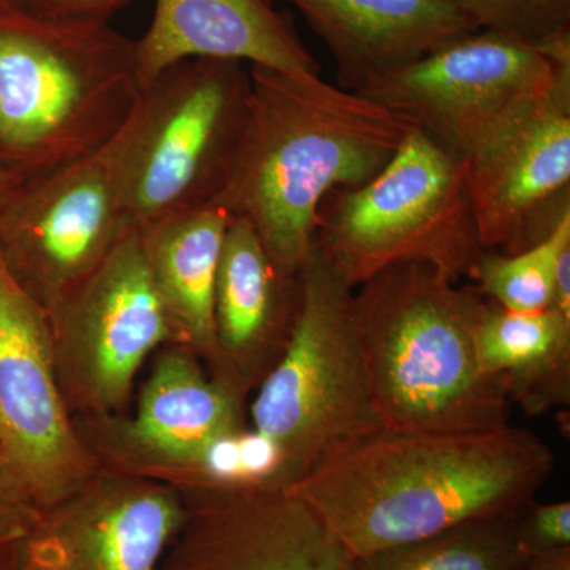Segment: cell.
Returning <instances> with one entry per match:
<instances>
[{"mask_svg":"<svg viewBox=\"0 0 570 570\" xmlns=\"http://www.w3.org/2000/svg\"><path fill=\"white\" fill-rule=\"evenodd\" d=\"M554 471L523 428L474 433L384 430L292 485L355 560L489 519H509Z\"/></svg>","mask_w":570,"mask_h":570,"instance_id":"obj_1","label":"cell"},{"mask_svg":"<svg viewBox=\"0 0 570 570\" xmlns=\"http://www.w3.org/2000/svg\"><path fill=\"white\" fill-rule=\"evenodd\" d=\"M415 127L321 75L253 63L245 126L216 202L253 225L281 268L299 273L326 195L373 179Z\"/></svg>","mask_w":570,"mask_h":570,"instance_id":"obj_2","label":"cell"},{"mask_svg":"<svg viewBox=\"0 0 570 570\" xmlns=\"http://www.w3.org/2000/svg\"><path fill=\"white\" fill-rule=\"evenodd\" d=\"M487 298L433 266H392L352 291L351 318L387 430L474 433L510 425L512 404L479 363Z\"/></svg>","mask_w":570,"mask_h":570,"instance_id":"obj_3","label":"cell"},{"mask_svg":"<svg viewBox=\"0 0 570 570\" xmlns=\"http://www.w3.org/2000/svg\"><path fill=\"white\" fill-rule=\"evenodd\" d=\"M140 96L135 40L0 0V170L22 183L100 151Z\"/></svg>","mask_w":570,"mask_h":570,"instance_id":"obj_4","label":"cell"},{"mask_svg":"<svg viewBox=\"0 0 570 570\" xmlns=\"http://www.w3.org/2000/svg\"><path fill=\"white\" fill-rule=\"evenodd\" d=\"M299 277L294 332L250 406L254 433L279 459L284 489L384 430L352 325L354 288L316 246Z\"/></svg>","mask_w":570,"mask_h":570,"instance_id":"obj_5","label":"cell"},{"mask_svg":"<svg viewBox=\"0 0 570 570\" xmlns=\"http://www.w3.org/2000/svg\"><path fill=\"white\" fill-rule=\"evenodd\" d=\"M314 246L352 288L407 264L459 283L483 253L466 164L415 127L373 179L326 195Z\"/></svg>","mask_w":570,"mask_h":570,"instance_id":"obj_6","label":"cell"},{"mask_svg":"<svg viewBox=\"0 0 570 570\" xmlns=\"http://www.w3.org/2000/svg\"><path fill=\"white\" fill-rule=\"evenodd\" d=\"M249 97V66L193 58L142 88L111 146L134 228L216 202Z\"/></svg>","mask_w":570,"mask_h":570,"instance_id":"obj_7","label":"cell"},{"mask_svg":"<svg viewBox=\"0 0 570 570\" xmlns=\"http://www.w3.org/2000/svg\"><path fill=\"white\" fill-rule=\"evenodd\" d=\"M570 70V33L534 47L485 31L445 45L360 88L471 159Z\"/></svg>","mask_w":570,"mask_h":570,"instance_id":"obj_8","label":"cell"},{"mask_svg":"<svg viewBox=\"0 0 570 570\" xmlns=\"http://www.w3.org/2000/svg\"><path fill=\"white\" fill-rule=\"evenodd\" d=\"M91 479L59 389L50 314L0 257V480L43 513Z\"/></svg>","mask_w":570,"mask_h":570,"instance_id":"obj_9","label":"cell"},{"mask_svg":"<svg viewBox=\"0 0 570 570\" xmlns=\"http://www.w3.org/2000/svg\"><path fill=\"white\" fill-rule=\"evenodd\" d=\"M130 228L110 141L10 194L0 205V257L21 287L50 311Z\"/></svg>","mask_w":570,"mask_h":570,"instance_id":"obj_10","label":"cell"},{"mask_svg":"<svg viewBox=\"0 0 570 570\" xmlns=\"http://www.w3.org/2000/svg\"><path fill=\"white\" fill-rule=\"evenodd\" d=\"M48 314L56 354L67 355L82 395L105 411L121 406L146 356L175 340L138 228Z\"/></svg>","mask_w":570,"mask_h":570,"instance_id":"obj_11","label":"cell"},{"mask_svg":"<svg viewBox=\"0 0 570 570\" xmlns=\"http://www.w3.org/2000/svg\"><path fill=\"white\" fill-rule=\"evenodd\" d=\"M464 164L483 250L546 239L570 209V70Z\"/></svg>","mask_w":570,"mask_h":570,"instance_id":"obj_12","label":"cell"},{"mask_svg":"<svg viewBox=\"0 0 570 570\" xmlns=\"http://www.w3.org/2000/svg\"><path fill=\"white\" fill-rule=\"evenodd\" d=\"M157 570H356L351 551L288 489L208 491Z\"/></svg>","mask_w":570,"mask_h":570,"instance_id":"obj_13","label":"cell"},{"mask_svg":"<svg viewBox=\"0 0 570 570\" xmlns=\"http://www.w3.org/2000/svg\"><path fill=\"white\" fill-rule=\"evenodd\" d=\"M186 515L168 487L91 479L41 513L14 570H157Z\"/></svg>","mask_w":570,"mask_h":570,"instance_id":"obj_14","label":"cell"},{"mask_svg":"<svg viewBox=\"0 0 570 570\" xmlns=\"http://www.w3.org/2000/svg\"><path fill=\"white\" fill-rule=\"evenodd\" d=\"M299 302V273L281 268L253 225L230 216L214 288L220 377L243 393L262 382L291 340Z\"/></svg>","mask_w":570,"mask_h":570,"instance_id":"obj_15","label":"cell"},{"mask_svg":"<svg viewBox=\"0 0 570 570\" xmlns=\"http://www.w3.org/2000/svg\"><path fill=\"white\" fill-rule=\"evenodd\" d=\"M193 58L232 59L296 73L321 75V63L272 0H156L151 24L135 40L142 88Z\"/></svg>","mask_w":570,"mask_h":570,"instance_id":"obj_16","label":"cell"},{"mask_svg":"<svg viewBox=\"0 0 570 570\" xmlns=\"http://www.w3.org/2000/svg\"><path fill=\"white\" fill-rule=\"evenodd\" d=\"M324 41L341 88L358 91L389 71L479 32L452 0H288Z\"/></svg>","mask_w":570,"mask_h":570,"instance_id":"obj_17","label":"cell"},{"mask_svg":"<svg viewBox=\"0 0 570 570\" xmlns=\"http://www.w3.org/2000/svg\"><path fill=\"white\" fill-rule=\"evenodd\" d=\"M242 390L208 379L187 352L163 356L142 389L129 434L168 463L205 468L214 450L243 433Z\"/></svg>","mask_w":570,"mask_h":570,"instance_id":"obj_18","label":"cell"},{"mask_svg":"<svg viewBox=\"0 0 570 570\" xmlns=\"http://www.w3.org/2000/svg\"><path fill=\"white\" fill-rule=\"evenodd\" d=\"M228 220L225 206L212 202L138 228L175 340L208 355L219 367L214 288Z\"/></svg>","mask_w":570,"mask_h":570,"instance_id":"obj_19","label":"cell"},{"mask_svg":"<svg viewBox=\"0 0 570 570\" xmlns=\"http://www.w3.org/2000/svg\"><path fill=\"white\" fill-rule=\"evenodd\" d=\"M475 346L480 366L510 404L539 415L570 403V316L557 307L510 313L487 299Z\"/></svg>","mask_w":570,"mask_h":570,"instance_id":"obj_20","label":"cell"},{"mask_svg":"<svg viewBox=\"0 0 570 570\" xmlns=\"http://www.w3.org/2000/svg\"><path fill=\"white\" fill-rule=\"evenodd\" d=\"M527 561L509 519H489L358 558L356 570H521Z\"/></svg>","mask_w":570,"mask_h":570,"instance_id":"obj_21","label":"cell"},{"mask_svg":"<svg viewBox=\"0 0 570 570\" xmlns=\"http://www.w3.org/2000/svg\"><path fill=\"white\" fill-rule=\"evenodd\" d=\"M570 245V209L551 234L519 254L483 250L471 269L478 291L510 313H539L553 303L554 272L561 250Z\"/></svg>","mask_w":570,"mask_h":570,"instance_id":"obj_22","label":"cell"},{"mask_svg":"<svg viewBox=\"0 0 570 570\" xmlns=\"http://www.w3.org/2000/svg\"><path fill=\"white\" fill-rule=\"evenodd\" d=\"M479 31L542 47L570 33V0H452Z\"/></svg>","mask_w":570,"mask_h":570,"instance_id":"obj_23","label":"cell"},{"mask_svg":"<svg viewBox=\"0 0 570 570\" xmlns=\"http://www.w3.org/2000/svg\"><path fill=\"white\" fill-rule=\"evenodd\" d=\"M517 549L527 560L570 549V502H538L521 505L509 517Z\"/></svg>","mask_w":570,"mask_h":570,"instance_id":"obj_24","label":"cell"},{"mask_svg":"<svg viewBox=\"0 0 570 570\" xmlns=\"http://www.w3.org/2000/svg\"><path fill=\"white\" fill-rule=\"evenodd\" d=\"M40 515L0 480V570H14L18 551Z\"/></svg>","mask_w":570,"mask_h":570,"instance_id":"obj_25","label":"cell"},{"mask_svg":"<svg viewBox=\"0 0 570 570\" xmlns=\"http://www.w3.org/2000/svg\"><path fill=\"white\" fill-rule=\"evenodd\" d=\"M22 10L43 17L73 21L110 22L112 14L118 13L134 0H6Z\"/></svg>","mask_w":570,"mask_h":570,"instance_id":"obj_26","label":"cell"},{"mask_svg":"<svg viewBox=\"0 0 570 570\" xmlns=\"http://www.w3.org/2000/svg\"><path fill=\"white\" fill-rule=\"evenodd\" d=\"M521 570H570V549L531 558Z\"/></svg>","mask_w":570,"mask_h":570,"instance_id":"obj_27","label":"cell"},{"mask_svg":"<svg viewBox=\"0 0 570 570\" xmlns=\"http://www.w3.org/2000/svg\"><path fill=\"white\" fill-rule=\"evenodd\" d=\"M22 179L18 176L9 174V171L0 170V205L10 197V194L21 186Z\"/></svg>","mask_w":570,"mask_h":570,"instance_id":"obj_28","label":"cell"}]
</instances>
